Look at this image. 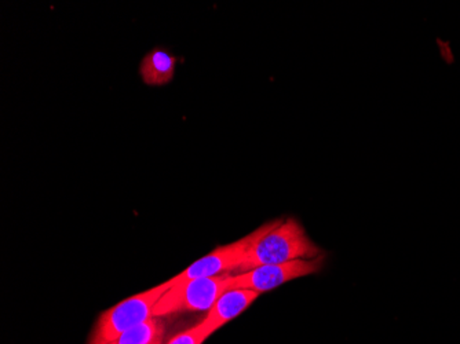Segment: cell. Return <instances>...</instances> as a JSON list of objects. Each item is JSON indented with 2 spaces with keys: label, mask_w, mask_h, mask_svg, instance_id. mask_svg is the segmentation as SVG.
Here are the masks:
<instances>
[{
  "label": "cell",
  "mask_w": 460,
  "mask_h": 344,
  "mask_svg": "<svg viewBox=\"0 0 460 344\" xmlns=\"http://www.w3.org/2000/svg\"><path fill=\"white\" fill-rule=\"evenodd\" d=\"M258 292L251 289H230L225 292L218 302L211 307L210 312H207V317L204 318L201 324L210 331L211 333L224 327L225 324L239 317L243 312L248 309L254 300L260 296Z\"/></svg>",
  "instance_id": "8992f818"
},
{
  "label": "cell",
  "mask_w": 460,
  "mask_h": 344,
  "mask_svg": "<svg viewBox=\"0 0 460 344\" xmlns=\"http://www.w3.org/2000/svg\"><path fill=\"white\" fill-rule=\"evenodd\" d=\"M320 256L322 250L307 237L304 226L296 219L288 218L260 227L237 271L244 273L260 266L316 260Z\"/></svg>",
  "instance_id": "6da1fadb"
},
{
  "label": "cell",
  "mask_w": 460,
  "mask_h": 344,
  "mask_svg": "<svg viewBox=\"0 0 460 344\" xmlns=\"http://www.w3.org/2000/svg\"><path fill=\"white\" fill-rule=\"evenodd\" d=\"M164 336V322L160 317H152L142 324L124 332L112 344H162Z\"/></svg>",
  "instance_id": "ba28073f"
},
{
  "label": "cell",
  "mask_w": 460,
  "mask_h": 344,
  "mask_svg": "<svg viewBox=\"0 0 460 344\" xmlns=\"http://www.w3.org/2000/svg\"><path fill=\"white\" fill-rule=\"evenodd\" d=\"M230 274L190 279L165 292L154 309V317L182 312H210L225 292L232 289Z\"/></svg>",
  "instance_id": "3957f363"
},
{
  "label": "cell",
  "mask_w": 460,
  "mask_h": 344,
  "mask_svg": "<svg viewBox=\"0 0 460 344\" xmlns=\"http://www.w3.org/2000/svg\"><path fill=\"white\" fill-rule=\"evenodd\" d=\"M323 262H324V256H320L316 260H292V262L279 263V265L260 266L232 277V289H251L258 294L269 292L289 283L292 279L319 273L322 270Z\"/></svg>",
  "instance_id": "277c9868"
},
{
  "label": "cell",
  "mask_w": 460,
  "mask_h": 344,
  "mask_svg": "<svg viewBox=\"0 0 460 344\" xmlns=\"http://www.w3.org/2000/svg\"><path fill=\"white\" fill-rule=\"evenodd\" d=\"M172 288V284H160L156 288L124 299L98 318L92 344H112L131 328L154 317L160 297Z\"/></svg>",
  "instance_id": "7a4b0ae2"
},
{
  "label": "cell",
  "mask_w": 460,
  "mask_h": 344,
  "mask_svg": "<svg viewBox=\"0 0 460 344\" xmlns=\"http://www.w3.org/2000/svg\"><path fill=\"white\" fill-rule=\"evenodd\" d=\"M177 66V57L162 49L149 51L142 59L139 74L145 84L164 85L172 82Z\"/></svg>",
  "instance_id": "52a82bcc"
},
{
  "label": "cell",
  "mask_w": 460,
  "mask_h": 344,
  "mask_svg": "<svg viewBox=\"0 0 460 344\" xmlns=\"http://www.w3.org/2000/svg\"><path fill=\"white\" fill-rule=\"evenodd\" d=\"M211 335L213 333L200 322V324L185 331V332L178 333L167 344H203Z\"/></svg>",
  "instance_id": "9c48e42d"
},
{
  "label": "cell",
  "mask_w": 460,
  "mask_h": 344,
  "mask_svg": "<svg viewBox=\"0 0 460 344\" xmlns=\"http://www.w3.org/2000/svg\"><path fill=\"white\" fill-rule=\"evenodd\" d=\"M258 233H260V229L245 235L244 239L239 240V242L217 248L213 252L203 256L201 260H196L182 273L170 278L169 283L172 287L175 284L183 283V281H190V279L208 278V277L222 276L229 271L239 270L240 263L247 253L248 248L257 239Z\"/></svg>",
  "instance_id": "5b68a950"
}]
</instances>
